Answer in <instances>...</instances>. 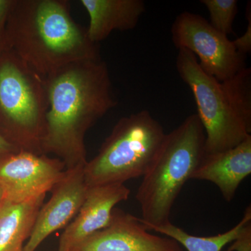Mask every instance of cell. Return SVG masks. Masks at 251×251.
Masks as SVG:
<instances>
[{
    "mask_svg": "<svg viewBox=\"0 0 251 251\" xmlns=\"http://www.w3.org/2000/svg\"><path fill=\"white\" fill-rule=\"evenodd\" d=\"M44 77L48 110L41 143L44 154L55 155L67 169L87 163V130L117 106L106 63H72Z\"/></svg>",
    "mask_w": 251,
    "mask_h": 251,
    "instance_id": "cell-1",
    "label": "cell"
},
{
    "mask_svg": "<svg viewBox=\"0 0 251 251\" xmlns=\"http://www.w3.org/2000/svg\"><path fill=\"white\" fill-rule=\"evenodd\" d=\"M6 47L43 77L72 63L100 59L98 44L73 18L67 0H14Z\"/></svg>",
    "mask_w": 251,
    "mask_h": 251,
    "instance_id": "cell-2",
    "label": "cell"
},
{
    "mask_svg": "<svg viewBox=\"0 0 251 251\" xmlns=\"http://www.w3.org/2000/svg\"><path fill=\"white\" fill-rule=\"evenodd\" d=\"M176 69L192 92L205 132V153L226 151L251 135V70L219 81L200 67L196 56L178 50Z\"/></svg>",
    "mask_w": 251,
    "mask_h": 251,
    "instance_id": "cell-3",
    "label": "cell"
},
{
    "mask_svg": "<svg viewBox=\"0 0 251 251\" xmlns=\"http://www.w3.org/2000/svg\"><path fill=\"white\" fill-rule=\"evenodd\" d=\"M205 138L197 114L166 133L135 196L141 209L140 221L147 229L171 222L172 208L180 191L205 153Z\"/></svg>",
    "mask_w": 251,
    "mask_h": 251,
    "instance_id": "cell-4",
    "label": "cell"
},
{
    "mask_svg": "<svg viewBox=\"0 0 251 251\" xmlns=\"http://www.w3.org/2000/svg\"><path fill=\"white\" fill-rule=\"evenodd\" d=\"M166 133L147 110L117 122L97 156L84 167L88 187L125 184L143 176L158 154Z\"/></svg>",
    "mask_w": 251,
    "mask_h": 251,
    "instance_id": "cell-5",
    "label": "cell"
},
{
    "mask_svg": "<svg viewBox=\"0 0 251 251\" xmlns=\"http://www.w3.org/2000/svg\"><path fill=\"white\" fill-rule=\"evenodd\" d=\"M48 110L44 77L13 51L0 54V133L15 148L44 154Z\"/></svg>",
    "mask_w": 251,
    "mask_h": 251,
    "instance_id": "cell-6",
    "label": "cell"
},
{
    "mask_svg": "<svg viewBox=\"0 0 251 251\" xmlns=\"http://www.w3.org/2000/svg\"><path fill=\"white\" fill-rule=\"evenodd\" d=\"M171 35L176 49L192 52L201 69L217 80H227L247 68L246 55L237 50L233 41L201 15L188 11L178 15Z\"/></svg>",
    "mask_w": 251,
    "mask_h": 251,
    "instance_id": "cell-7",
    "label": "cell"
},
{
    "mask_svg": "<svg viewBox=\"0 0 251 251\" xmlns=\"http://www.w3.org/2000/svg\"><path fill=\"white\" fill-rule=\"evenodd\" d=\"M67 170L58 158L16 150L0 154V188L3 199L31 201L52 191Z\"/></svg>",
    "mask_w": 251,
    "mask_h": 251,
    "instance_id": "cell-8",
    "label": "cell"
},
{
    "mask_svg": "<svg viewBox=\"0 0 251 251\" xmlns=\"http://www.w3.org/2000/svg\"><path fill=\"white\" fill-rule=\"evenodd\" d=\"M84 167L67 169L52 189V196L36 216L30 237L23 251H35L55 231L67 227L80 211L87 196Z\"/></svg>",
    "mask_w": 251,
    "mask_h": 251,
    "instance_id": "cell-9",
    "label": "cell"
},
{
    "mask_svg": "<svg viewBox=\"0 0 251 251\" xmlns=\"http://www.w3.org/2000/svg\"><path fill=\"white\" fill-rule=\"evenodd\" d=\"M69 251H183L169 237L150 233L139 217L115 208L111 222Z\"/></svg>",
    "mask_w": 251,
    "mask_h": 251,
    "instance_id": "cell-10",
    "label": "cell"
},
{
    "mask_svg": "<svg viewBox=\"0 0 251 251\" xmlns=\"http://www.w3.org/2000/svg\"><path fill=\"white\" fill-rule=\"evenodd\" d=\"M130 193L125 184L88 187L78 214L61 236L59 251H69L86 238L106 227L111 222L115 206L126 201Z\"/></svg>",
    "mask_w": 251,
    "mask_h": 251,
    "instance_id": "cell-11",
    "label": "cell"
},
{
    "mask_svg": "<svg viewBox=\"0 0 251 251\" xmlns=\"http://www.w3.org/2000/svg\"><path fill=\"white\" fill-rule=\"evenodd\" d=\"M251 173V135L235 148L204 153L191 179L205 180L219 188L227 202L233 200L239 185Z\"/></svg>",
    "mask_w": 251,
    "mask_h": 251,
    "instance_id": "cell-12",
    "label": "cell"
},
{
    "mask_svg": "<svg viewBox=\"0 0 251 251\" xmlns=\"http://www.w3.org/2000/svg\"><path fill=\"white\" fill-rule=\"evenodd\" d=\"M80 3L90 17L87 34L97 44L112 31L135 29L146 9L143 0H80Z\"/></svg>",
    "mask_w": 251,
    "mask_h": 251,
    "instance_id": "cell-13",
    "label": "cell"
},
{
    "mask_svg": "<svg viewBox=\"0 0 251 251\" xmlns=\"http://www.w3.org/2000/svg\"><path fill=\"white\" fill-rule=\"evenodd\" d=\"M46 196L24 202L0 203V251H23Z\"/></svg>",
    "mask_w": 251,
    "mask_h": 251,
    "instance_id": "cell-14",
    "label": "cell"
},
{
    "mask_svg": "<svg viewBox=\"0 0 251 251\" xmlns=\"http://www.w3.org/2000/svg\"><path fill=\"white\" fill-rule=\"evenodd\" d=\"M251 221V207L249 205L239 224L227 232L216 236L198 237L191 235L171 222L160 226L150 227L149 230H153L163 234L165 237L171 238L188 251H221L225 246L233 242L239 237L243 229L250 224Z\"/></svg>",
    "mask_w": 251,
    "mask_h": 251,
    "instance_id": "cell-15",
    "label": "cell"
},
{
    "mask_svg": "<svg viewBox=\"0 0 251 251\" xmlns=\"http://www.w3.org/2000/svg\"><path fill=\"white\" fill-rule=\"evenodd\" d=\"M210 17L211 25L225 35L233 33L234 19L238 12L237 0H201Z\"/></svg>",
    "mask_w": 251,
    "mask_h": 251,
    "instance_id": "cell-16",
    "label": "cell"
},
{
    "mask_svg": "<svg viewBox=\"0 0 251 251\" xmlns=\"http://www.w3.org/2000/svg\"><path fill=\"white\" fill-rule=\"evenodd\" d=\"M14 0H0V54L6 50V29Z\"/></svg>",
    "mask_w": 251,
    "mask_h": 251,
    "instance_id": "cell-17",
    "label": "cell"
},
{
    "mask_svg": "<svg viewBox=\"0 0 251 251\" xmlns=\"http://www.w3.org/2000/svg\"><path fill=\"white\" fill-rule=\"evenodd\" d=\"M227 251H251V224H248L242 233Z\"/></svg>",
    "mask_w": 251,
    "mask_h": 251,
    "instance_id": "cell-18",
    "label": "cell"
},
{
    "mask_svg": "<svg viewBox=\"0 0 251 251\" xmlns=\"http://www.w3.org/2000/svg\"><path fill=\"white\" fill-rule=\"evenodd\" d=\"M248 21L249 24L248 25L247 29L244 35L241 37L238 38L235 41H233L234 46L236 49L241 53L247 55L249 52H251V4L249 6V14L248 13Z\"/></svg>",
    "mask_w": 251,
    "mask_h": 251,
    "instance_id": "cell-19",
    "label": "cell"
},
{
    "mask_svg": "<svg viewBox=\"0 0 251 251\" xmlns=\"http://www.w3.org/2000/svg\"><path fill=\"white\" fill-rule=\"evenodd\" d=\"M17 148H15L12 144L9 143L6 138L0 133V154L16 151Z\"/></svg>",
    "mask_w": 251,
    "mask_h": 251,
    "instance_id": "cell-20",
    "label": "cell"
},
{
    "mask_svg": "<svg viewBox=\"0 0 251 251\" xmlns=\"http://www.w3.org/2000/svg\"><path fill=\"white\" fill-rule=\"evenodd\" d=\"M3 199V194H2V191H1V188H0V203H1V201H2Z\"/></svg>",
    "mask_w": 251,
    "mask_h": 251,
    "instance_id": "cell-21",
    "label": "cell"
}]
</instances>
